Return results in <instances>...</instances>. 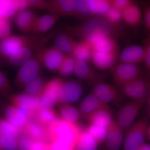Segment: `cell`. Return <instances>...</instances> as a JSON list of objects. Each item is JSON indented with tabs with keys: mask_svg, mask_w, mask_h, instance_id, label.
Wrapping results in <instances>:
<instances>
[{
	"mask_svg": "<svg viewBox=\"0 0 150 150\" xmlns=\"http://www.w3.org/2000/svg\"><path fill=\"white\" fill-rule=\"evenodd\" d=\"M18 140V150H50V144L33 141L23 133Z\"/></svg>",
	"mask_w": 150,
	"mask_h": 150,
	"instance_id": "4dcf8cb0",
	"label": "cell"
},
{
	"mask_svg": "<svg viewBox=\"0 0 150 150\" xmlns=\"http://www.w3.org/2000/svg\"><path fill=\"white\" fill-rule=\"evenodd\" d=\"M0 1V17L11 19L18 13L15 0H1Z\"/></svg>",
	"mask_w": 150,
	"mask_h": 150,
	"instance_id": "e575fe53",
	"label": "cell"
},
{
	"mask_svg": "<svg viewBox=\"0 0 150 150\" xmlns=\"http://www.w3.org/2000/svg\"><path fill=\"white\" fill-rule=\"evenodd\" d=\"M104 17L110 23L118 27L121 22H123L121 11L112 7L109 9Z\"/></svg>",
	"mask_w": 150,
	"mask_h": 150,
	"instance_id": "7bdbcfd3",
	"label": "cell"
},
{
	"mask_svg": "<svg viewBox=\"0 0 150 150\" xmlns=\"http://www.w3.org/2000/svg\"><path fill=\"white\" fill-rule=\"evenodd\" d=\"M93 51L110 54H119L117 38L112 37L104 38L92 45Z\"/></svg>",
	"mask_w": 150,
	"mask_h": 150,
	"instance_id": "4316f807",
	"label": "cell"
},
{
	"mask_svg": "<svg viewBox=\"0 0 150 150\" xmlns=\"http://www.w3.org/2000/svg\"><path fill=\"white\" fill-rule=\"evenodd\" d=\"M60 17L51 13L38 16L33 25L31 33L33 34H44L52 28Z\"/></svg>",
	"mask_w": 150,
	"mask_h": 150,
	"instance_id": "7402d4cb",
	"label": "cell"
},
{
	"mask_svg": "<svg viewBox=\"0 0 150 150\" xmlns=\"http://www.w3.org/2000/svg\"><path fill=\"white\" fill-rule=\"evenodd\" d=\"M137 150H150V144L145 142Z\"/></svg>",
	"mask_w": 150,
	"mask_h": 150,
	"instance_id": "f907efd6",
	"label": "cell"
},
{
	"mask_svg": "<svg viewBox=\"0 0 150 150\" xmlns=\"http://www.w3.org/2000/svg\"><path fill=\"white\" fill-rule=\"evenodd\" d=\"M18 138L7 132H0L1 150H18Z\"/></svg>",
	"mask_w": 150,
	"mask_h": 150,
	"instance_id": "836d02e7",
	"label": "cell"
},
{
	"mask_svg": "<svg viewBox=\"0 0 150 150\" xmlns=\"http://www.w3.org/2000/svg\"><path fill=\"white\" fill-rule=\"evenodd\" d=\"M83 93L81 80L69 79L63 81L59 93L58 104H70L79 101Z\"/></svg>",
	"mask_w": 150,
	"mask_h": 150,
	"instance_id": "7c38bea8",
	"label": "cell"
},
{
	"mask_svg": "<svg viewBox=\"0 0 150 150\" xmlns=\"http://www.w3.org/2000/svg\"><path fill=\"white\" fill-rule=\"evenodd\" d=\"M13 91V88L5 73L0 72V92L1 95L9 96Z\"/></svg>",
	"mask_w": 150,
	"mask_h": 150,
	"instance_id": "60d3db41",
	"label": "cell"
},
{
	"mask_svg": "<svg viewBox=\"0 0 150 150\" xmlns=\"http://www.w3.org/2000/svg\"><path fill=\"white\" fill-rule=\"evenodd\" d=\"M108 105L101 101L91 92L81 101L78 109L81 117L86 118L97 110Z\"/></svg>",
	"mask_w": 150,
	"mask_h": 150,
	"instance_id": "44dd1931",
	"label": "cell"
},
{
	"mask_svg": "<svg viewBox=\"0 0 150 150\" xmlns=\"http://www.w3.org/2000/svg\"><path fill=\"white\" fill-rule=\"evenodd\" d=\"M21 130L26 137L33 141L48 144L51 143L48 127L38 123L33 118L28 119Z\"/></svg>",
	"mask_w": 150,
	"mask_h": 150,
	"instance_id": "5bb4252c",
	"label": "cell"
},
{
	"mask_svg": "<svg viewBox=\"0 0 150 150\" xmlns=\"http://www.w3.org/2000/svg\"><path fill=\"white\" fill-rule=\"evenodd\" d=\"M47 82L46 79L39 76L23 88V92L40 98Z\"/></svg>",
	"mask_w": 150,
	"mask_h": 150,
	"instance_id": "1f68e13d",
	"label": "cell"
},
{
	"mask_svg": "<svg viewBox=\"0 0 150 150\" xmlns=\"http://www.w3.org/2000/svg\"><path fill=\"white\" fill-rule=\"evenodd\" d=\"M41 64L52 72L58 71L67 54L55 46L43 47L35 54Z\"/></svg>",
	"mask_w": 150,
	"mask_h": 150,
	"instance_id": "8fae6325",
	"label": "cell"
},
{
	"mask_svg": "<svg viewBox=\"0 0 150 150\" xmlns=\"http://www.w3.org/2000/svg\"><path fill=\"white\" fill-rule=\"evenodd\" d=\"M144 45H129L119 54L117 63L139 64L144 62Z\"/></svg>",
	"mask_w": 150,
	"mask_h": 150,
	"instance_id": "ac0fdd59",
	"label": "cell"
},
{
	"mask_svg": "<svg viewBox=\"0 0 150 150\" xmlns=\"http://www.w3.org/2000/svg\"><path fill=\"white\" fill-rule=\"evenodd\" d=\"M41 62L36 55L19 68L14 79V85L18 88H24L40 76Z\"/></svg>",
	"mask_w": 150,
	"mask_h": 150,
	"instance_id": "8992f818",
	"label": "cell"
},
{
	"mask_svg": "<svg viewBox=\"0 0 150 150\" xmlns=\"http://www.w3.org/2000/svg\"><path fill=\"white\" fill-rule=\"evenodd\" d=\"M4 118L14 126L21 129L28 119L25 114L13 105H7L4 111Z\"/></svg>",
	"mask_w": 150,
	"mask_h": 150,
	"instance_id": "cb8c5ba5",
	"label": "cell"
},
{
	"mask_svg": "<svg viewBox=\"0 0 150 150\" xmlns=\"http://www.w3.org/2000/svg\"><path fill=\"white\" fill-rule=\"evenodd\" d=\"M146 137L150 140V123H149L147 129Z\"/></svg>",
	"mask_w": 150,
	"mask_h": 150,
	"instance_id": "816d5d0a",
	"label": "cell"
},
{
	"mask_svg": "<svg viewBox=\"0 0 150 150\" xmlns=\"http://www.w3.org/2000/svg\"><path fill=\"white\" fill-rule=\"evenodd\" d=\"M43 34L12 35L4 40H1L0 53L2 57L7 58L23 47L40 38Z\"/></svg>",
	"mask_w": 150,
	"mask_h": 150,
	"instance_id": "ba28073f",
	"label": "cell"
},
{
	"mask_svg": "<svg viewBox=\"0 0 150 150\" xmlns=\"http://www.w3.org/2000/svg\"><path fill=\"white\" fill-rule=\"evenodd\" d=\"M48 128L51 142L54 140H61L72 145L75 149L78 138L83 131L78 123H69L60 117L53 121Z\"/></svg>",
	"mask_w": 150,
	"mask_h": 150,
	"instance_id": "7a4b0ae2",
	"label": "cell"
},
{
	"mask_svg": "<svg viewBox=\"0 0 150 150\" xmlns=\"http://www.w3.org/2000/svg\"><path fill=\"white\" fill-rule=\"evenodd\" d=\"M18 13L25 10L29 9L28 0H15Z\"/></svg>",
	"mask_w": 150,
	"mask_h": 150,
	"instance_id": "c3c4849f",
	"label": "cell"
},
{
	"mask_svg": "<svg viewBox=\"0 0 150 150\" xmlns=\"http://www.w3.org/2000/svg\"><path fill=\"white\" fill-rule=\"evenodd\" d=\"M63 81L61 78L56 77L48 81L40 98L39 108L51 109L58 104Z\"/></svg>",
	"mask_w": 150,
	"mask_h": 150,
	"instance_id": "4fadbf2b",
	"label": "cell"
},
{
	"mask_svg": "<svg viewBox=\"0 0 150 150\" xmlns=\"http://www.w3.org/2000/svg\"><path fill=\"white\" fill-rule=\"evenodd\" d=\"M11 19L0 17V39L4 40L13 35Z\"/></svg>",
	"mask_w": 150,
	"mask_h": 150,
	"instance_id": "ab89813d",
	"label": "cell"
},
{
	"mask_svg": "<svg viewBox=\"0 0 150 150\" xmlns=\"http://www.w3.org/2000/svg\"><path fill=\"white\" fill-rule=\"evenodd\" d=\"M8 98L12 104L24 112L28 119L33 118L40 106V98L24 92L12 94Z\"/></svg>",
	"mask_w": 150,
	"mask_h": 150,
	"instance_id": "9c48e42d",
	"label": "cell"
},
{
	"mask_svg": "<svg viewBox=\"0 0 150 150\" xmlns=\"http://www.w3.org/2000/svg\"><path fill=\"white\" fill-rule=\"evenodd\" d=\"M145 103L134 100L127 103L117 112L115 122L125 132L132 126Z\"/></svg>",
	"mask_w": 150,
	"mask_h": 150,
	"instance_id": "30bf717a",
	"label": "cell"
},
{
	"mask_svg": "<svg viewBox=\"0 0 150 150\" xmlns=\"http://www.w3.org/2000/svg\"><path fill=\"white\" fill-rule=\"evenodd\" d=\"M15 23L18 30L23 33L31 32L33 23L21 12L17 14L15 19Z\"/></svg>",
	"mask_w": 150,
	"mask_h": 150,
	"instance_id": "74e56055",
	"label": "cell"
},
{
	"mask_svg": "<svg viewBox=\"0 0 150 150\" xmlns=\"http://www.w3.org/2000/svg\"><path fill=\"white\" fill-rule=\"evenodd\" d=\"M119 54H110L93 51L91 61L97 69L106 71L111 69L118 62Z\"/></svg>",
	"mask_w": 150,
	"mask_h": 150,
	"instance_id": "ffe728a7",
	"label": "cell"
},
{
	"mask_svg": "<svg viewBox=\"0 0 150 150\" xmlns=\"http://www.w3.org/2000/svg\"><path fill=\"white\" fill-rule=\"evenodd\" d=\"M132 1L131 0H110V2L111 7L122 12Z\"/></svg>",
	"mask_w": 150,
	"mask_h": 150,
	"instance_id": "7dc6e473",
	"label": "cell"
},
{
	"mask_svg": "<svg viewBox=\"0 0 150 150\" xmlns=\"http://www.w3.org/2000/svg\"><path fill=\"white\" fill-rule=\"evenodd\" d=\"M74 74L79 80L86 82L94 86L103 81L105 76L97 72L88 62L77 61L75 65Z\"/></svg>",
	"mask_w": 150,
	"mask_h": 150,
	"instance_id": "9a60e30c",
	"label": "cell"
},
{
	"mask_svg": "<svg viewBox=\"0 0 150 150\" xmlns=\"http://www.w3.org/2000/svg\"><path fill=\"white\" fill-rule=\"evenodd\" d=\"M149 124L145 117L132 124L124 135L123 150H137L144 143Z\"/></svg>",
	"mask_w": 150,
	"mask_h": 150,
	"instance_id": "277c9868",
	"label": "cell"
},
{
	"mask_svg": "<svg viewBox=\"0 0 150 150\" xmlns=\"http://www.w3.org/2000/svg\"><path fill=\"white\" fill-rule=\"evenodd\" d=\"M118 88L131 100L146 103L150 93V79L142 76Z\"/></svg>",
	"mask_w": 150,
	"mask_h": 150,
	"instance_id": "5b68a950",
	"label": "cell"
},
{
	"mask_svg": "<svg viewBox=\"0 0 150 150\" xmlns=\"http://www.w3.org/2000/svg\"><path fill=\"white\" fill-rule=\"evenodd\" d=\"M122 21L128 27L136 28L143 24V12L141 5L132 1L122 12Z\"/></svg>",
	"mask_w": 150,
	"mask_h": 150,
	"instance_id": "e0dca14e",
	"label": "cell"
},
{
	"mask_svg": "<svg viewBox=\"0 0 150 150\" xmlns=\"http://www.w3.org/2000/svg\"><path fill=\"white\" fill-rule=\"evenodd\" d=\"M91 92L101 101L107 105L120 99L122 94L118 88L103 81L93 86Z\"/></svg>",
	"mask_w": 150,
	"mask_h": 150,
	"instance_id": "2e32d148",
	"label": "cell"
},
{
	"mask_svg": "<svg viewBox=\"0 0 150 150\" xmlns=\"http://www.w3.org/2000/svg\"><path fill=\"white\" fill-rule=\"evenodd\" d=\"M0 132L11 133L16 136L18 139L22 131L21 128L14 126L5 118H2L0 121Z\"/></svg>",
	"mask_w": 150,
	"mask_h": 150,
	"instance_id": "b9f144b4",
	"label": "cell"
},
{
	"mask_svg": "<svg viewBox=\"0 0 150 150\" xmlns=\"http://www.w3.org/2000/svg\"><path fill=\"white\" fill-rule=\"evenodd\" d=\"M99 143L87 131L83 130L78 138L76 150H97Z\"/></svg>",
	"mask_w": 150,
	"mask_h": 150,
	"instance_id": "f546056e",
	"label": "cell"
},
{
	"mask_svg": "<svg viewBox=\"0 0 150 150\" xmlns=\"http://www.w3.org/2000/svg\"><path fill=\"white\" fill-rule=\"evenodd\" d=\"M145 103H146V105L147 113L148 116L150 118V93Z\"/></svg>",
	"mask_w": 150,
	"mask_h": 150,
	"instance_id": "681fc988",
	"label": "cell"
},
{
	"mask_svg": "<svg viewBox=\"0 0 150 150\" xmlns=\"http://www.w3.org/2000/svg\"><path fill=\"white\" fill-rule=\"evenodd\" d=\"M50 150H76L74 147L61 140L52 141L50 144Z\"/></svg>",
	"mask_w": 150,
	"mask_h": 150,
	"instance_id": "bcb514c9",
	"label": "cell"
},
{
	"mask_svg": "<svg viewBox=\"0 0 150 150\" xmlns=\"http://www.w3.org/2000/svg\"><path fill=\"white\" fill-rule=\"evenodd\" d=\"M92 44L85 41H78L71 56L76 61L89 62L93 53Z\"/></svg>",
	"mask_w": 150,
	"mask_h": 150,
	"instance_id": "83f0119b",
	"label": "cell"
},
{
	"mask_svg": "<svg viewBox=\"0 0 150 150\" xmlns=\"http://www.w3.org/2000/svg\"><path fill=\"white\" fill-rule=\"evenodd\" d=\"M143 24L146 35L150 34V1L142 2Z\"/></svg>",
	"mask_w": 150,
	"mask_h": 150,
	"instance_id": "f35d334b",
	"label": "cell"
},
{
	"mask_svg": "<svg viewBox=\"0 0 150 150\" xmlns=\"http://www.w3.org/2000/svg\"><path fill=\"white\" fill-rule=\"evenodd\" d=\"M65 31L79 41H86L92 45L104 38H118L123 34L120 27L111 24L101 16L93 17L79 24L69 25Z\"/></svg>",
	"mask_w": 150,
	"mask_h": 150,
	"instance_id": "6da1fadb",
	"label": "cell"
},
{
	"mask_svg": "<svg viewBox=\"0 0 150 150\" xmlns=\"http://www.w3.org/2000/svg\"><path fill=\"white\" fill-rule=\"evenodd\" d=\"M90 124L102 126L108 128L114 121L112 112L108 106L97 110L86 118Z\"/></svg>",
	"mask_w": 150,
	"mask_h": 150,
	"instance_id": "603a6c76",
	"label": "cell"
},
{
	"mask_svg": "<svg viewBox=\"0 0 150 150\" xmlns=\"http://www.w3.org/2000/svg\"><path fill=\"white\" fill-rule=\"evenodd\" d=\"M124 132L114 120L107 129L104 142L105 150H119L123 144Z\"/></svg>",
	"mask_w": 150,
	"mask_h": 150,
	"instance_id": "d6986e66",
	"label": "cell"
},
{
	"mask_svg": "<svg viewBox=\"0 0 150 150\" xmlns=\"http://www.w3.org/2000/svg\"><path fill=\"white\" fill-rule=\"evenodd\" d=\"M58 30L55 29L49 33L43 34L39 39L16 51L7 58L9 64L13 67H21L44 47L51 38L57 35Z\"/></svg>",
	"mask_w": 150,
	"mask_h": 150,
	"instance_id": "3957f363",
	"label": "cell"
},
{
	"mask_svg": "<svg viewBox=\"0 0 150 150\" xmlns=\"http://www.w3.org/2000/svg\"><path fill=\"white\" fill-rule=\"evenodd\" d=\"M59 110L60 118L69 123H78V121L81 117L78 108L70 104H59Z\"/></svg>",
	"mask_w": 150,
	"mask_h": 150,
	"instance_id": "f1b7e54d",
	"label": "cell"
},
{
	"mask_svg": "<svg viewBox=\"0 0 150 150\" xmlns=\"http://www.w3.org/2000/svg\"><path fill=\"white\" fill-rule=\"evenodd\" d=\"M76 62V61L72 56L67 54L57 71L59 74L67 77L74 74Z\"/></svg>",
	"mask_w": 150,
	"mask_h": 150,
	"instance_id": "d590c367",
	"label": "cell"
},
{
	"mask_svg": "<svg viewBox=\"0 0 150 150\" xmlns=\"http://www.w3.org/2000/svg\"><path fill=\"white\" fill-rule=\"evenodd\" d=\"M54 13L59 16H74L77 0H52L49 1Z\"/></svg>",
	"mask_w": 150,
	"mask_h": 150,
	"instance_id": "484cf974",
	"label": "cell"
},
{
	"mask_svg": "<svg viewBox=\"0 0 150 150\" xmlns=\"http://www.w3.org/2000/svg\"><path fill=\"white\" fill-rule=\"evenodd\" d=\"M110 71L118 88L142 76L139 64L117 63Z\"/></svg>",
	"mask_w": 150,
	"mask_h": 150,
	"instance_id": "52a82bcc",
	"label": "cell"
},
{
	"mask_svg": "<svg viewBox=\"0 0 150 150\" xmlns=\"http://www.w3.org/2000/svg\"><path fill=\"white\" fill-rule=\"evenodd\" d=\"M108 128L90 124L86 129L99 144L104 143L107 134Z\"/></svg>",
	"mask_w": 150,
	"mask_h": 150,
	"instance_id": "8d00e7d4",
	"label": "cell"
},
{
	"mask_svg": "<svg viewBox=\"0 0 150 150\" xmlns=\"http://www.w3.org/2000/svg\"><path fill=\"white\" fill-rule=\"evenodd\" d=\"M145 56L144 63L146 70L147 77L150 79V34L146 35L144 41Z\"/></svg>",
	"mask_w": 150,
	"mask_h": 150,
	"instance_id": "ee69618b",
	"label": "cell"
},
{
	"mask_svg": "<svg viewBox=\"0 0 150 150\" xmlns=\"http://www.w3.org/2000/svg\"><path fill=\"white\" fill-rule=\"evenodd\" d=\"M30 8L46 10L54 13L53 10L49 1L43 0H28Z\"/></svg>",
	"mask_w": 150,
	"mask_h": 150,
	"instance_id": "f6af8a7d",
	"label": "cell"
},
{
	"mask_svg": "<svg viewBox=\"0 0 150 150\" xmlns=\"http://www.w3.org/2000/svg\"><path fill=\"white\" fill-rule=\"evenodd\" d=\"M58 115L54 108H39L35 112L33 118L43 126L48 127L53 121L60 117Z\"/></svg>",
	"mask_w": 150,
	"mask_h": 150,
	"instance_id": "d6a6232c",
	"label": "cell"
},
{
	"mask_svg": "<svg viewBox=\"0 0 150 150\" xmlns=\"http://www.w3.org/2000/svg\"><path fill=\"white\" fill-rule=\"evenodd\" d=\"M54 46L60 51L71 55L77 44V41L71 35L66 32L58 33L54 39Z\"/></svg>",
	"mask_w": 150,
	"mask_h": 150,
	"instance_id": "d4e9b609",
	"label": "cell"
}]
</instances>
